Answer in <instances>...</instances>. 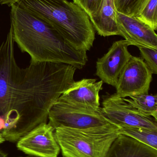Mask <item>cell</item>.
Segmentation results:
<instances>
[{
    "label": "cell",
    "mask_w": 157,
    "mask_h": 157,
    "mask_svg": "<svg viewBox=\"0 0 157 157\" xmlns=\"http://www.w3.org/2000/svg\"><path fill=\"white\" fill-rule=\"evenodd\" d=\"M77 69L51 62L30 63L25 69L17 63L14 42L0 46V135L17 142L42 123L61 95L74 82Z\"/></svg>",
    "instance_id": "1"
},
{
    "label": "cell",
    "mask_w": 157,
    "mask_h": 157,
    "mask_svg": "<svg viewBox=\"0 0 157 157\" xmlns=\"http://www.w3.org/2000/svg\"><path fill=\"white\" fill-rule=\"evenodd\" d=\"M11 7L14 40L31 61L65 63L79 70L84 67L87 52L72 47L49 24L30 12L15 4Z\"/></svg>",
    "instance_id": "2"
},
{
    "label": "cell",
    "mask_w": 157,
    "mask_h": 157,
    "mask_svg": "<svg viewBox=\"0 0 157 157\" xmlns=\"http://www.w3.org/2000/svg\"><path fill=\"white\" fill-rule=\"evenodd\" d=\"M49 24L65 40L78 50L93 47L95 29L89 16L67 0H21L15 3Z\"/></svg>",
    "instance_id": "3"
},
{
    "label": "cell",
    "mask_w": 157,
    "mask_h": 157,
    "mask_svg": "<svg viewBox=\"0 0 157 157\" xmlns=\"http://www.w3.org/2000/svg\"><path fill=\"white\" fill-rule=\"evenodd\" d=\"M111 124L85 129L60 127L54 136L63 157H105L120 134Z\"/></svg>",
    "instance_id": "4"
},
{
    "label": "cell",
    "mask_w": 157,
    "mask_h": 157,
    "mask_svg": "<svg viewBox=\"0 0 157 157\" xmlns=\"http://www.w3.org/2000/svg\"><path fill=\"white\" fill-rule=\"evenodd\" d=\"M49 123L54 129L64 127L85 129L103 126L110 123L99 109H86L70 105L57 100L49 112Z\"/></svg>",
    "instance_id": "5"
},
{
    "label": "cell",
    "mask_w": 157,
    "mask_h": 157,
    "mask_svg": "<svg viewBox=\"0 0 157 157\" xmlns=\"http://www.w3.org/2000/svg\"><path fill=\"white\" fill-rule=\"evenodd\" d=\"M100 110L106 120L118 128L138 127L157 130V120L138 112L116 94L104 97Z\"/></svg>",
    "instance_id": "6"
},
{
    "label": "cell",
    "mask_w": 157,
    "mask_h": 157,
    "mask_svg": "<svg viewBox=\"0 0 157 157\" xmlns=\"http://www.w3.org/2000/svg\"><path fill=\"white\" fill-rule=\"evenodd\" d=\"M152 75L143 58L132 56L119 76L115 94L122 98L148 94Z\"/></svg>",
    "instance_id": "7"
},
{
    "label": "cell",
    "mask_w": 157,
    "mask_h": 157,
    "mask_svg": "<svg viewBox=\"0 0 157 157\" xmlns=\"http://www.w3.org/2000/svg\"><path fill=\"white\" fill-rule=\"evenodd\" d=\"M54 128L42 123L17 141V147L25 154L37 157H58L61 149L54 136Z\"/></svg>",
    "instance_id": "8"
},
{
    "label": "cell",
    "mask_w": 157,
    "mask_h": 157,
    "mask_svg": "<svg viewBox=\"0 0 157 157\" xmlns=\"http://www.w3.org/2000/svg\"><path fill=\"white\" fill-rule=\"evenodd\" d=\"M126 40L116 41L108 51L96 62V75L104 83L116 86L121 73L131 58Z\"/></svg>",
    "instance_id": "9"
},
{
    "label": "cell",
    "mask_w": 157,
    "mask_h": 157,
    "mask_svg": "<svg viewBox=\"0 0 157 157\" xmlns=\"http://www.w3.org/2000/svg\"><path fill=\"white\" fill-rule=\"evenodd\" d=\"M103 83L102 80L97 82L94 78L74 81L58 99L77 107L99 109H100L99 92Z\"/></svg>",
    "instance_id": "10"
},
{
    "label": "cell",
    "mask_w": 157,
    "mask_h": 157,
    "mask_svg": "<svg viewBox=\"0 0 157 157\" xmlns=\"http://www.w3.org/2000/svg\"><path fill=\"white\" fill-rule=\"evenodd\" d=\"M120 36L125 38L130 46L149 47L157 49V35L155 30L135 17L117 13Z\"/></svg>",
    "instance_id": "11"
},
{
    "label": "cell",
    "mask_w": 157,
    "mask_h": 157,
    "mask_svg": "<svg viewBox=\"0 0 157 157\" xmlns=\"http://www.w3.org/2000/svg\"><path fill=\"white\" fill-rule=\"evenodd\" d=\"M114 0H101L96 13L89 17L98 34L102 36H120Z\"/></svg>",
    "instance_id": "12"
},
{
    "label": "cell",
    "mask_w": 157,
    "mask_h": 157,
    "mask_svg": "<svg viewBox=\"0 0 157 157\" xmlns=\"http://www.w3.org/2000/svg\"><path fill=\"white\" fill-rule=\"evenodd\" d=\"M105 157H157V150L120 134Z\"/></svg>",
    "instance_id": "13"
},
{
    "label": "cell",
    "mask_w": 157,
    "mask_h": 157,
    "mask_svg": "<svg viewBox=\"0 0 157 157\" xmlns=\"http://www.w3.org/2000/svg\"><path fill=\"white\" fill-rule=\"evenodd\" d=\"M124 99L138 112L157 120V95L143 94L130 96Z\"/></svg>",
    "instance_id": "14"
},
{
    "label": "cell",
    "mask_w": 157,
    "mask_h": 157,
    "mask_svg": "<svg viewBox=\"0 0 157 157\" xmlns=\"http://www.w3.org/2000/svg\"><path fill=\"white\" fill-rule=\"evenodd\" d=\"M119 133L129 136L157 150V130L143 127H121Z\"/></svg>",
    "instance_id": "15"
},
{
    "label": "cell",
    "mask_w": 157,
    "mask_h": 157,
    "mask_svg": "<svg viewBox=\"0 0 157 157\" xmlns=\"http://www.w3.org/2000/svg\"><path fill=\"white\" fill-rule=\"evenodd\" d=\"M149 0H114L118 13L136 17Z\"/></svg>",
    "instance_id": "16"
},
{
    "label": "cell",
    "mask_w": 157,
    "mask_h": 157,
    "mask_svg": "<svg viewBox=\"0 0 157 157\" xmlns=\"http://www.w3.org/2000/svg\"><path fill=\"white\" fill-rule=\"evenodd\" d=\"M157 0H149L136 17L154 30L157 29Z\"/></svg>",
    "instance_id": "17"
},
{
    "label": "cell",
    "mask_w": 157,
    "mask_h": 157,
    "mask_svg": "<svg viewBox=\"0 0 157 157\" xmlns=\"http://www.w3.org/2000/svg\"><path fill=\"white\" fill-rule=\"evenodd\" d=\"M143 59L153 74H157V49L149 47H138Z\"/></svg>",
    "instance_id": "18"
},
{
    "label": "cell",
    "mask_w": 157,
    "mask_h": 157,
    "mask_svg": "<svg viewBox=\"0 0 157 157\" xmlns=\"http://www.w3.org/2000/svg\"><path fill=\"white\" fill-rule=\"evenodd\" d=\"M100 1L101 0H73V2L81 7L90 17L97 10Z\"/></svg>",
    "instance_id": "19"
},
{
    "label": "cell",
    "mask_w": 157,
    "mask_h": 157,
    "mask_svg": "<svg viewBox=\"0 0 157 157\" xmlns=\"http://www.w3.org/2000/svg\"><path fill=\"white\" fill-rule=\"evenodd\" d=\"M21 0H0V4L6 5L8 6H11Z\"/></svg>",
    "instance_id": "20"
},
{
    "label": "cell",
    "mask_w": 157,
    "mask_h": 157,
    "mask_svg": "<svg viewBox=\"0 0 157 157\" xmlns=\"http://www.w3.org/2000/svg\"><path fill=\"white\" fill-rule=\"evenodd\" d=\"M0 157H8V156L4 152L0 150Z\"/></svg>",
    "instance_id": "21"
},
{
    "label": "cell",
    "mask_w": 157,
    "mask_h": 157,
    "mask_svg": "<svg viewBox=\"0 0 157 157\" xmlns=\"http://www.w3.org/2000/svg\"><path fill=\"white\" fill-rule=\"evenodd\" d=\"M5 141V140L4 138L3 137V136L1 135H0V144H2Z\"/></svg>",
    "instance_id": "22"
},
{
    "label": "cell",
    "mask_w": 157,
    "mask_h": 157,
    "mask_svg": "<svg viewBox=\"0 0 157 157\" xmlns=\"http://www.w3.org/2000/svg\"><path fill=\"white\" fill-rule=\"evenodd\" d=\"M37 157L32 156L28 155V156H19V157Z\"/></svg>",
    "instance_id": "23"
}]
</instances>
